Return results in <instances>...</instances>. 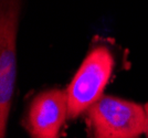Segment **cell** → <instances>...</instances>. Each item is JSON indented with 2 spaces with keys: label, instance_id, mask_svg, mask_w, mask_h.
I'll use <instances>...</instances> for the list:
<instances>
[{
  "label": "cell",
  "instance_id": "1",
  "mask_svg": "<svg viewBox=\"0 0 148 138\" xmlns=\"http://www.w3.org/2000/svg\"><path fill=\"white\" fill-rule=\"evenodd\" d=\"M87 122L97 138H137L145 134L144 106L115 96L103 95L87 109Z\"/></svg>",
  "mask_w": 148,
  "mask_h": 138
},
{
  "label": "cell",
  "instance_id": "2",
  "mask_svg": "<svg viewBox=\"0 0 148 138\" xmlns=\"http://www.w3.org/2000/svg\"><path fill=\"white\" fill-rule=\"evenodd\" d=\"M114 69V57L106 46H96L87 53L66 88L68 118L74 119L103 96Z\"/></svg>",
  "mask_w": 148,
  "mask_h": 138
},
{
  "label": "cell",
  "instance_id": "3",
  "mask_svg": "<svg viewBox=\"0 0 148 138\" xmlns=\"http://www.w3.org/2000/svg\"><path fill=\"white\" fill-rule=\"evenodd\" d=\"M21 0L0 1V137L6 136L17 80V33Z\"/></svg>",
  "mask_w": 148,
  "mask_h": 138
},
{
  "label": "cell",
  "instance_id": "4",
  "mask_svg": "<svg viewBox=\"0 0 148 138\" xmlns=\"http://www.w3.org/2000/svg\"><path fill=\"white\" fill-rule=\"evenodd\" d=\"M68 93L52 88L31 100L25 116V129L34 138H56L68 118Z\"/></svg>",
  "mask_w": 148,
  "mask_h": 138
},
{
  "label": "cell",
  "instance_id": "5",
  "mask_svg": "<svg viewBox=\"0 0 148 138\" xmlns=\"http://www.w3.org/2000/svg\"><path fill=\"white\" fill-rule=\"evenodd\" d=\"M145 113H146V128H145V135L148 137V102L144 105Z\"/></svg>",
  "mask_w": 148,
  "mask_h": 138
}]
</instances>
